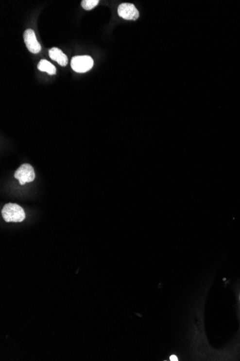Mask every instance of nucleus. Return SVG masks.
I'll list each match as a JSON object with an SVG mask.
<instances>
[{"label":"nucleus","instance_id":"nucleus-1","mask_svg":"<svg viewBox=\"0 0 240 361\" xmlns=\"http://www.w3.org/2000/svg\"><path fill=\"white\" fill-rule=\"evenodd\" d=\"M1 215L6 222H22L25 213L22 207L16 204H7L1 210Z\"/></svg>","mask_w":240,"mask_h":361},{"label":"nucleus","instance_id":"nucleus-2","mask_svg":"<svg viewBox=\"0 0 240 361\" xmlns=\"http://www.w3.org/2000/svg\"><path fill=\"white\" fill-rule=\"evenodd\" d=\"M71 68L78 73H85L92 68L94 60L88 56H78L72 58Z\"/></svg>","mask_w":240,"mask_h":361},{"label":"nucleus","instance_id":"nucleus-3","mask_svg":"<svg viewBox=\"0 0 240 361\" xmlns=\"http://www.w3.org/2000/svg\"><path fill=\"white\" fill-rule=\"evenodd\" d=\"M15 177L19 180V184L22 186L27 183H31L35 177L34 168L29 164H23L16 171Z\"/></svg>","mask_w":240,"mask_h":361},{"label":"nucleus","instance_id":"nucleus-4","mask_svg":"<svg viewBox=\"0 0 240 361\" xmlns=\"http://www.w3.org/2000/svg\"><path fill=\"white\" fill-rule=\"evenodd\" d=\"M120 17L127 20H136L139 18V12L136 6L131 3H123L118 7Z\"/></svg>","mask_w":240,"mask_h":361},{"label":"nucleus","instance_id":"nucleus-5","mask_svg":"<svg viewBox=\"0 0 240 361\" xmlns=\"http://www.w3.org/2000/svg\"><path fill=\"white\" fill-rule=\"evenodd\" d=\"M24 40L28 50L33 54H37L41 51V46L36 38L34 30L28 29L25 31Z\"/></svg>","mask_w":240,"mask_h":361},{"label":"nucleus","instance_id":"nucleus-6","mask_svg":"<svg viewBox=\"0 0 240 361\" xmlns=\"http://www.w3.org/2000/svg\"><path fill=\"white\" fill-rule=\"evenodd\" d=\"M49 57L62 67H66L68 64V57L58 48L54 47L51 49L49 50Z\"/></svg>","mask_w":240,"mask_h":361},{"label":"nucleus","instance_id":"nucleus-7","mask_svg":"<svg viewBox=\"0 0 240 361\" xmlns=\"http://www.w3.org/2000/svg\"><path fill=\"white\" fill-rule=\"evenodd\" d=\"M37 68L41 72H47L51 75L56 74V69H55V66L52 65L51 63L49 62L47 60L42 59L39 63Z\"/></svg>","mask_w":240,"mask_h":361},{"label":"nucleus","instance_id":"nucleus-8","mask_svg":"<svg viewBox=\"0 0 240 361\" xmlns=\"http://www.w3.org/2000/svg\"><path fill=\"white\" fill-rule=\"evenodd\" d=\"M99 0H83L82 1V6L85 10H91L94 9L99 4Z\"/></svg>","mask_w":240,"mask_h":361},{"label":"nucleus","instance_id":"nucleus-9","mask_svg":"<svg viewBox=\"0 0 240 361\" xmlns=\"http://www.w3.org/2000/svg\"><path fill=\"white\" fill-rule=\"evenodd\" d=\"M170 360L172 361H178V358H177V356H171L170 357Z\"/></svg>","mask_w":240,"mask_h":361},{"label":"nucleus","instance_id":"nucleus-10","mask_svg":"<svg viewBox=\"0 0 240 361\" xmlns=\"http://www.w3.org/2000/svg\"></svg>","mask_w":240,"mask_h":361}]
</instances>
